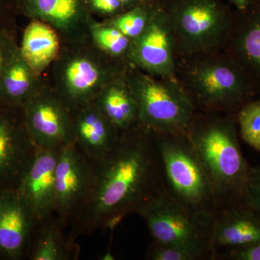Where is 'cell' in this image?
<instances>
[{"instance_id":"obj_1","label":"cell","mask_w":260,"mask_h":260,"mask_svg":"<svg viewBox=\"0 0 260 260\" xmlns=\"http://www.w3.org/2000/svg\"><path fill=\"white\" fill-rule=\"evenodd\" d=\"M93 164L91 188L75 216L74 234L93 232L117 215L138 214L167 191L156 135L140 123L120 132L112 150Z\"/></svg>"},{"instance_id":"obj_2","label":"cell","mask_w":260,"mask_h":260,"mask_svg":"<svg viewBox=\"0 0 260 260\" xmlns=\"http://www.w3.org/2000/svg\"><path fill=\"white\" fill-rule=\"evenodd\" d=\"M237 115L196 111L186 134L211 184L219 212L242 205L251 167L238 138Z\"/></svg>"},{"instance_id":"obj_3","label":"cell","mask_w":260,"mask_h":260,"mask_svg":"<svg viewBox=\"0 0 260 260\" xmlns=\"http://www.w3.org/2000/svg\"><path fill=\"white\" fill-rule=\"evenodd\" d=\"M176 76L198 112L237 115L258 94L222 49L178 59Z\"/></svg>"},{"instance_id":"obj_4","label":"cell","mask_w":260,"mask_h":260,"mask_svg":"<svg viewBox=\"0 0 260 260\" xmlns=\"http://www.w3.org/2000/svg\"><path fill=\"white\" fill-rule=\"evenodd\" d=\"M155 135L169 194L191 213L213 220L219 210L213 188L186 133Z\"/></svg>"},{"instance_id":"obj_5","label":"cell","mask_w":260,"mask_h":260,"mask_svg":"<svg viewBox=\"0 0 260 260\" xmlns=\"http://www.w3.org/2000/svg\"><path fill=\"white\" fill-rule=\"evenodd\" d=\"M82 41L80 45L77 41L71 47H62L53 64V91L70 111L93 102L108 84L124 74L128 66L93 44L92 47L82 45Z\"/></svg>"},{"instance_id":"obj_6","label":"cell","mask_w":260,"mask_h":260,"mask_svg":"<svg viewBox=\"0 0 260 260\" xmlns=\"http://www.w3.org/2000/svg\"><path fill=\"white\" fill-rule=\"evenodd\" d=\"M177 60L222 49L234 14L224 0H165Z\"/></svg>"},{"instance_id":"obj_7","label":"cell","mask_w":260,"mask_h":260,"mask_svg":"<svg viewBox=\"0 0 260 260\" xmlns=\"http://www.w3.org/2000/svg\"><path fill=\"white\" fill-rule=\"evenodd\" d=\"M125 78L140 124L155 133H186L196 109L177 79L153 76L128 64Z\"/></svg>"},{"instance_id":"obj_8","label":"cell","mask_w":260,"mask_h":260,"mask_svg":"<svg viewBox=\"0 0 260 260\" xmlns=\"http://www.w3.org/2000/svg\"><path fill=\"white\" fill-rule=\"evenodd\" d=\"M138 214L146 222L154 242L190 248L215 259L211 244L213 220L186 209L168 191Z\"/></svg>"},{"instance_id":"obj_9","label":"cell","mask_w":260,"mask_h":260,"mask_svg":"<svg viewBox=\"0 0 260 260\" xmlns=\"http://www.w3.org/2000/svg\"><path fill=\"white\" fill-rule=\"evenodd\" d=\"M177 54L169 19L155 3L146 28L131 44L126 62L153 76L177 79Z\"/></svg>"},{"instance_id":"obj_10","label":"cell","mask_w":260,"mask_h":260,"mask_svg":"<svg viewBox=\"0 0 260 260\" xmlns=\"http://www.w3.org/2000/svg\"><path fill=\"white\" fill-rule=\"evenodd\" d=\"M23 105L27 131L37 148L75 143L71 112L53 90L41 87Z\"/></svg>"},{"instance_id":"obj_11","label":"cell","mask_w":260,"mask_h":260,"mask_svg":"<svg viewBox=\"0 0 260 260\" xmlns=\"http://www.w3.org/2000/svg\"><path fill=\"white\" fill-rule=\"evenodd\" d=\"M94 164L76 143L59 149L55 178L56 212L61 225L75 218L93 182Z\"/></svg>"},{"instance_id":"obj_12","label":"cell","mask_w":260,"mask_h":260,"mask_svg":"<svg viewBox=\"0 0 260 260\" xmlns=\"http://www.w3.org/2000/svg\"><path fill=\"white\" fill-rule=\"evenodd\" d=\"M59 149L37 148L22 177L18 196L39 222L56 211L55 172Z\"/></svg>"},{"instance_id":"obj_13","label":"cell","mask_w":260,"mask_h":260,"mask_svg":"<svg viewBox=\"0 0 260 260\" xmlns=\"http://www.w3.org/2000/svg\"><path fill=\"white\" fill-rule=\"evenodd\" d=\"M222 49L247 76L260 95V0L234 10Z\"/></svg>"},{"instance_id":"obj_14","label":"cell","mask_w":260,"mask_h":260,"mask_svg":"<svg viewBox=\"0 0 260 260\" xmlns=\"http://www.w3.org/2000/svg\"><path fill=\"white\" fill-rule=\"evenodd\" d=\"M27 13L52 27L68 42L88 35L90 18L86 0H24Z\"/></svg>"},{"instance_id":"obj_15","label":"cell","mask_w":260,"mask_h":260,"mask_svg":"<svg viewBox=\"0 0 260 260\" xmlns=\"http://www.w3.org/2000/svg\"><path fill=\"white\" fill-rule=\"evenodd\" d=\"M75 141L93 164L112 150L119 131L92 102L70 111Z\"/></svg>"},{"instance_id":"obj_16","label":"cell","mask_w":260,"mask_h":260,"mask_svg":"<svg viewBox=\"0 0 260 260\" xmlns=\"http://www.w3.org/2000/svg\"><path fill=\"white\" fill-rule=\"evenodd\" d=\"M260 241V218L244 205L218 212L212 225L214 255L221 251L251 245Z\"/></svg>"},{"instance_id":"obj_17","label":"cell","mask_w":260,"mask_h":260,"mask_svg":"<svg viewBox=\"0 0 260 260\" xmlns=\"http://www.w3.org/2000/svg\"><path fill=\"white\" fill-rule=\"evenodd\" d=\"M61 38L44 22L34 19L23 32L20 54L37 76L54 64L60 54Z\"/></svg>"},{"instance_id":"obj_18","label":"cell","mask_w":260,"mask_h":260,"mask_svg":"<svg viewBox=\"0 0 260 260\" xmlns=\"http://www.w3.org/2000/svg\"><path fill=\"white\" fill-rule=\"evenodd\" d=\"M34 221L20 197L0 198V250L8 255L20 254Z\"/></svg>"},{"instance_id":"obj_19","label":"cell","mask_w":260,"mask_h":260,"mask_svg":"<svg viewBox=\"0 0 260 260\" xmlns=\"http://www.w3.org/2000/svg\"><path fill=\"white\" fill-rule=\"evenodd\" d=\"M125 73L108 84L94 100L99 110L119 132L140 123L138 104L126 83Z\"/></svg>"},{"instance_id":"obj_20","label":"cell","mask_w":260,"mask_h":260,"mask_svg":"<svg viewBox=\"0 0 260 260\" xmlns=\"http://www.w3.org/2000/svg\"><path fill=\"white\" fill-rule=\"evenodd\" d=\"M17 48L0 78V94L8 100L23 104L42 85Z\"/></svg>"},{"instance_id":"obj_21","label":"cell","mask_w":260,"mask_h":260,"mask_svg":"<svg viewBox=\"0 0 260 260\" xmlns=\"http://www.w3.org/2000/svg\"><path fill=\"white\" fill-rule=\"evenodd\" d=\"M88 36L99 50L109 57L126 62L132 41L118 29L105 21L95 22L91 19Z\"/></svg>"},{"instance_id":"obj_22","label":"cell","mask_w":260,"mask_h":260,"mask_svg":"<svg viewBox=\"0 0 260 260\" xmlns=\"http://www.w3.org/2000/svg\"><path fill=\"white\" fill-rule=\"evenodd\" d=\"M155 3L145 2L104 21L118 29L130 40H134L146 28Z\"/></svg>"},{"instance_id":"obj_23","label":"cell","mask_w":260,"mask_h":260,"mask_svg":"<svg viewBox=\"0 0 260 260\" xmlns=\"http://www.w3.org/2000/svg\"><path fill=\"white\" fill-rule=\"evenodd\" d=\"M237 121L242 139L260 153V98L244 106Z\"/></svg>"},{"instance_id":"obj_24","label":"cell","mask_w":260,"mask_h":260,"mask_svg":"<svg viewBox=\"0 0 260 260\" xmlns=\"http://www.w3.org/2000/svg\"><path fill=\"white\" fill-rule=\"evenodd\" d=\"M32 259H66V251L56 225L50 224L43 229L32 253Z\"/></svg>"},{"instance_id":"obj_25","label":"cell","mask_w":260,"mask_h":260,"mask_svg":"<svg viewBox=\"0 0 260 260\" xmlns=\"http://www.w3.org/2000/svg\"><path fill=\"white\" fill-rule=\"evenodd\" d=\"M16 133L11 125L0 120V177L10 170L18 160L20 147Z\"/></svg>"},{"instance_id":"obj_26","label":"cell","mask_w":260,"mask_h":260,"mask_svg":"<svg viewBox=\"0 0 260 260\" xmlns=\"http://www.w3.org/2000/svg\"><path fill=\"white\" fill-rule=\"evenodd\" d=\"M150 260H210L201 251L172 244L153 242L147 253Z\"/></svg>"},{"instance_id":"obj_27","label":"cell","mask_w":260,"mask_h":260,"mask_svg":"<svg viewBox=\"0 0 260 260\" xmlns=\"http://www.w3.org/2000/svg\"><path fill=\"white\" fill-rule=\"evenodd\" d=\"M242 205L260 218V164L257 167H251L243 196Z\"/></svg>"},{"instance_id":"obj_28","label":"cell","mask_w":260,"mask_h":260,"mask_svg":"<svg viewBox=\"0 0 260 260\" xmlns=\"http://www.w3.org/2000/svg\"><path fill=\"white\" fill-rule=\"evenodd\" d=\"M215 259L260 260V241L251 245L221 251L216 254Z\"/></svg>"},{"instance_id":"obj_29","label":"cell","mask_w":260,"mask_h":260,"mask_svg":"<svg viewBox=\"0 0 260 260\" xmlns=\"http://www.w3.org/2000/svg\"><path fill=\"white\" fill-rule=\"evenodd\" d=\"M89 10L97 14L112 18L125 11L119 0H86Z\"/></svg>"},{"instance_id":"obj_30","label":"cell","mask_w":260,"mask_h":260,"mask_svg":"<svg viewBox=\"0 0 260 260\" xmlns=\"http://www.w3.org/2000/svg\"><path fill=\"white\" fill-rule=\"evenodd\" d=\"M17 48L9 37L4 34H0V78Z\"/></svg>"},{"instance_id":"obj_31","label":"cell","mask_w":260,"mask_h":260,"mask_svg":"<svg viewBox=\"0 0 260 260\" xmlns=\"http://www.w3.org/2000/svg\"><path fill=\"white\" fill-rule=\"evenodd\" d=\"M229 1L231 4L234 5L236 10H242L250 6L256 0H229Z\"/></svg>"},{"instance_id":"obj_32","label":"cell","mask_w":260,"mask_h":260,"mask_svg":"<svg viewBox=\"0 0 260 260\" xmlns=\"http://www.w3.org/2000/svg\"><path fill=\"white\" fill-rule=\"evenodd\" d=\"M119 1L120 2L126 10L134 8L137 5L144 3L145 2L150 1V0H119Z\"/></svg>"},{"instance_id":"obj_33","label":"cell","mask_w":260,"mask_h":260,"mask_svg":"<svg viewBox=\"0 0 260 260\" xmlns=\"http://www.w3.org/2000/svg\"><path fill=\"white\" fill-rule=\"evenodd\" d=\"M115 259L114 257V256L112 255V252L111 251H108L105 253L104 256H102V259L104 260H113Z\"/></svg>"},{"instance_id":"obj_34","label":"cell","mask_w":260,"mask_h":260,"mask_svg":"<svg viewBox=\"0 0 260 260\" xmlns=\"http://www.w3.org/2000/svg\"><path fill=\"white\" fill-rule=\"evenodd\" d=\"M150 1L153 2L155 3H164L165 0H150Z\"/></svg>"}]
</instances>
